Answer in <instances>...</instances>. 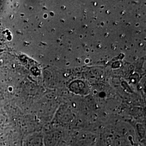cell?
Returning <instances> with one entry per match:
<instances>
[{"label": "cell", "mask_w": 146, "mask_h": 146, "mask_svg": "<svg viewBox=\"0 0 146 146\" xmlns=\"http://www.w3.org/2000/svg\"><path fill=\"white\" fill-rule=\"evenodd\" d=\"M61 133L58 131L47 132L43 136L44 146H56L60 141Z\"/></svg>", "instance_id": "1"}, {"label": "cell", "mask_w": 146, "mask_h": 146, "mask_svg": "<svg viewBox=\"0 0 146 146\" xmlns=\"http://www.w3.org/2000/svg\"><path fill=\"white\" fill-rule=\"evenodd\" d=\"M22 146H44L43 136L41 134H34L26 139Z\"/></svg>", "instance_id": "2"}]
</instances>
